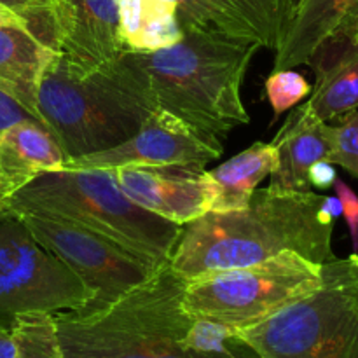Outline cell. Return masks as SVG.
Instances as JSON below:
<instances>
[{
  "label": "cell",
  "instance_id": "30",
  "mask_svg": "<svg viewBox=\"0 0 358 358\" xmlns=\"http://www.w3.org/2000/svg\"><path fill=\"white\" fill-rule=\"evenodd\" d=\"M345 264L350 283H352L353 290L358 294V254H352L350 257H346Z\"/></svg>",
  "mask_w": 358,
  "mask_h": 358
},
{
  "label": "cell",
  "instance_id": "21",
  "mask_svg": "<svg viewBox=\"0 0 358 358\" xmlns=\"http://www.w3.org/2000/svg\"><path fill=\"white\" fill-rule=\"evenodd\" d=\"M14 358H65L59 343L55 313H23L9 324Z\"/></svg>",
  "mask_w": 358,
  "mask_h": 358
},
{
  "label": "cell",
  "instance_id": "24",
  "mask_svg": "<svg viewBox=\"0 0 358 358\" xmlns=\"http://www.w3.org/2000/svg\"><path fill=\"white\" fill-rule=\"evenodd\" d=\"M0 3L28 20L31 31L44 44L52 48V9L55 0H0ZM55 49V48H52Z\"/></svg>",
  "mask_w": 358,
  "mask_h": 358
},
{
  "label": "cell",
  "instance_id": "14",
  "mask_svg": "<svg viewBox=\"0 0 358 358\" xmlns=\"http://www.w3.org/2000/svg\"><path fill=\"white\" fill-rule=\"evenodd\" d=\"M308 65L317 79L308 105L318 119L331 122L358 108V10L318 45Z\"/></svg>",
  "mask_w": 358,
  "mask_h": 358
},
{
  "label": "cell",
  "instance_id": "28",
  "mask_svg": "<svg viewBox=\"0 0 358 358\" xmlns=\"http://www.w3.org/2000/svg\"><path fill=\"white\" fill-rule=\"evenodd\" d=\"M6 27H13V28H23V30L31 31L30 23L28 20H24L21 14H17L16 10L9 9L7 6L0 3V28H6ZM34 34V31H31Z\"/></svg>",
  "mask_w": 358,
  "mask_h": 358
},
{
  "label": "cell",
  "instance_id": "11",
  "mask_svg": "<svg viewBox=\"0 0 358 358\" xmlns=\"http://www.w3.org/2000/svg\"><path fill=\"white\" fill-rule=\"evenodd\" d=\"M119 0H55L52 48L77 73L93 72L126 51L119 35Z\"/></svg>",
  "mask_w": 358,
  "mask_h": 358
},
{
  "label": "cell",
  "instance_id": "15",
  "mask_svg": "<svg viewBox=\"0 0 358 358\" xmlns=\"http://www.w3.org/2000/svg\"><path fill=\"white\" fill-rule=\"evenodd\" d=\"M273 143L278 152V164L271 173V187L282 191H311L308 171L320 161L331 163V122L318 119L308 101L290 112Z\"/></svg>",
  "mask_w": 358,
  "mask_h": 358
},
{
  "label": "cell",
  "instance_id": "20",
  "mask_svg": "<svg viewBox=\"0 0 358 358\" xmlns=\"http://www.w3.org/2000/svg\"><path fill=\"white\" fill-rule=\"evenodd\" d=\"M278 164V152L273 142H255L229 161L208 171L217 187L210 212L241 210L264 178L271 177Z\"/></svg>",
  "mask_w": 358,
  "mask_h": 358
},
{
  "label": "cell",
  "instance_id": "12",
  "mask_svg": "<svg viewBox=\"0 0 358 358\" xmlns=\"http://www.w3.org/2000/svg\"><path fill=\"white\" fill-rule=\"evenodd\" d=\"M115 182L131 201L154 215L185 226L212 210L217 187L206 170L114 168Z\"/></svg>",
  "mask_w": 358,
  "mask_h": 358
},
{
  "label": "cell",
  "instance_id": "8",
  "mask_svg": "<svg viewBox=\"0 0 358 358\" xmlns=\"http://www.w3.org/2000/svg\"><path fill=\"white\" fill-rule=\"evenodd\" d=\"M10 217L20 219L37 243L58 257L93 292V301L86 308L114 303L157 269L114 241L77 224L34 213Z\"/></svg>",
  "mask_w": 358,
  "mask_h": 358
},
{
  "label": "cell",
  "instance_id": "25",
  "mask_svg": "<svg viewBox=\"0 0 358 358\" xmlns=\"http://www.w3.org/2000/svg\"><path fill=\"white\" fill-rule=\"evenodd\" d=\"M332 187L336 191V198L341 203V213L345 215L346 224H348L353 252L358 254V196L346 182L339 180V178L334 182Z\"/></svg>",
  "mask_w": 358,
  "mask_h": 358
},
{
  "label": "cell",
  "instance_id": "23",
  "mask_svg": "<svg viewBox=\"0 0 358 358\" xmlns=\"http://www.w3.org/2000/svg\"><path fill=\"white\" fill-rule=\"evenodd\" d=\"M331 163L339 164L358 178V108L334 119Z\"/></svg>",
  "mask_w": 358,
  "mask_h": 358
},
{
  "label": "cell",
  "instance_id": "10",
  "mask_svg": "<svg viewBox=\"0 0 358 358\" xmlns=\"http://www.w3.org/2000/svg\"><path fill=\"white\" fill-rule=\"evenodd\" d=\"M222 152V145L208 142L177 115L156 107L135 136L112 149L66 159L63 168L178 166L205 170Z\"/></svg>",
  "mask_w": 358,
  "mask_h": 358
},
{
  "label": "cell",
  "instance_id": "2",
  "mask_svg": "<svg viewBox=\"0 0 358 358\" xmlns=\"http://www.w3.org/2000/svg\"><path fill=\"white\" fill-rule=\"evenodd\" d=\"M259 49L257 42L184 27V35L171 48L129 55L145 73L156 107L222 145L220 140L234 128L250 122L241 86Z\"/></svg>",
  "mask_w": 358,
  "mask_h": 358
},
{
  "label": "cell",
  "instance_id": "26",
  "mask_svg": "<svg viewBox=\"0 0 358 358\" xmlns=\"http://www.w3.org/2000/svg\"><path fill=\"white\" fill-rule=\"evenodd\" d=\"M24 119H35L20 101L14 100L7 93L0 91V133L10 124L17 121H24Z\"/></svg>",
  "mask_w": 358,
  "mask_h": 358
},
{
  "label": "cell",
  "instance_id": "13",
  "mask_svg": "<svg viewBox=\"0 0 358 358\" xmlns=\"http://www.w3.org/2000/svg\"><path fill=\"white\" fill-rule=\"evenodd\" d=\"M182 27L219 31L278 49L292 16L290 0H173Z\"/></svg>",
  "mask_w": 358,
  "mask_h": 358
},
{
  "label": "cell",
  "instance_id": "3",
  "mask_svg": "<svg viewBox=\"0 0 358 358\" xmlns=\"http://www.w3.org/2000/svg\"><path fill=\"white\" fill-rule=\"evenodd\" d=\"M156 108L145 73L124 51L77 73L55 52L38 84V119L66 159L121 145Z\"/></svg>",
  "mask_w": 358,
  "mask_h": 358
},
{
  "label": "cell",
  "instance_id": "7",
  "mask_svg": "<svg viewBox=\"0 0 358 358\" xmlns=\"http://www.w3.org/2000/svg\"><path fill=\"white\" fill-rule=\"evenodd\" d=\"M236 336L259 358H358V294L345 259L325 262L320 289Z\"/></svg>",
  "mask_w": 358,
  "mask_h": 358
},
{
  "label": "cell",
  "instance_id": "22",
  "mask_svg": "<svg viewBox=\"0 0 358 358\" xmlns=\"http://www.w3.org/2000/svg\"><path fill=\"white\" fill-rule=\"evenodd\" d=\"M310 93V83L294 70H273L266 80V94L275 112V117L296 107Z\"/></svg>",
  "mask_w": 358,
  "mask_h": 358
},
{
  "label": "cell",
  "instance_id": "17",
  "mask_svg": "<svg viewBox=\"0 0 358 358\" xmlns=\"http://www.w3.org/2000/svg\"><path fill=\"white\" fill-rule=\"evenodd\" d=\"M357 10L358 0H299L275 51V70L308 65L318 45Z\"/></svg>",
  "mask_w": 358,
  "mask_h": 358
},
{
  "label": "cell",
  "instance_id": "16",
  "mask_svg": "<svg viewBox=\"0 0 358 358\" xmlns=\"http://www.w3.org/2000/svg\"><path fill=\"white\" fill-rule=\"evenodd\" d=\"M65 154L37 119H24L0 133V212L17 191L45 171L65 166Z\"/></svg>",
  "mask_w": 358,
  "mask_h": 358
},
{
  "label": "cell",
  "instance_id": "29",
  "mask_svg": "<svg viewBox=\"0 0 358 358\" xmlns=\"http://www.w3.org/2000/svg\"><path fill=\"white\" fill-rule=\"evenodd\" d=\"M14 355H16V346L10 329L0 324V358H14Z\"/></svg>",
  "mask_w": 358,
  "mask_h": 358
},
{
  "label": "cell",
  "instance_id": "19",
  "mask_svg": "<svg viewBox=\"0 0 358 358\" xmlns=\"http://www.w3.org/2000/svg\"><path fill=\"white\" fill-rule=\"evenodd\" d=\"M119 35L126 51L171 48L184 35L173 0H119Z\"/></svg>",
  "mask_w": 358,
  "mask_h": 358
},
{
  "label": "cell",
  "instance_id": "4",
  "mask_svg": "<svg viewBox=\"0 0 358 358\" xmlns=\"http://www.w3.org/2000/svg\"><path fill=\"white\" fill-rule=\"evenodd\" d=\"M185 280L170 262L140 285L100 308L55 313L65 358H259L208 355L185 348L192 317L182 306Z\"/></svg>",
  "mask_w": 358,
  "mask_h": 358
},
{
  "label": "cell",
  "instance_id": "6",
  "mask_svg": "<svg viewBox=\"0 0 358 358\" xmlns=\"http://www.w3.org/2000/svg\"><path fill=\"white\" fill-rule=\"evenodd\" d=\"M324 285V264L292 250L240 268L185 280L182 306L192 318L241 331L273 317Z\"/></svg>",
  "mask_w": 358,
  "mask_h": 358
},
{
  "label": "cell",
  "instance_id": "27",
  "mask_svg": "<svg viewBox=\"0 0 358 358\" xmlns=\"http://www.w3.org/2000/svg\"><path fill=\"white\" fill-rule=\"evenodd\" d=\"M308 180H310V187H317L320 191L331 189L334 182L338 180L334 164L329 163V161H320V163L313 164L308 171Z\"/></svg>",
  "mask_w": 358,
  "mask_h": 358
},
{
  "label": "cell",
  "instance_id": "5",
  "mask_svg": "<svg viewBox=\"0 0 358 358\" xmlns=\"http://www.w3.org/2000/svg\"><path fill=\"white\" fill-rule=\"evenodd\" d=\"M66 220L114 241L154 268L170 262L184 226L154 215L128 198L110 168L45 171L17 191L0 215Z\"/></svg>",
  "mask_w": 358,
  "mask_h": 358
},
{
  "label": "cell",
  "instance_id": "18",
  "mask_svg": "<svg viewBox=\"0 0 358 358\" xmlns=\"http://www.w3.org/2000/svg\"><path fill=\"white\" fill-rule=\"evenodd\" d=\"M55 52L31 31L0 28V91L20 101L38 122V84Z\"/></svg>",
  "mask_w": 358,
  "mask_h": 358
},
{
  "label": "cell",
  "instance_id": "1",
  "mask_svg": "<svg viewBox=\"0 0 358 358\" xmlns=\"http://www.w3.org/2000/svg\"><path fill=\"white\" fill-rule=\"evenodd\" d=\"M341 203L313 191L257 189L250 201L233 212H206L185 224L170 259L178 276L240 268L292 250L325 264L332 254V233Z\"/></svg>",
  "mask_w": 358,
  "mask_h": 358
},
{
  "label": "cell",
  "instance_id": "9",
  "mask_svg": "<svg viewBox=\"0 0 358 358\" xmlns=\"http://www.w3.org/2000/svg\"><path fill=\"white\" fill-rule=\"evenodd\" d=\"M93 292L28 233L0 266V324L23 313H63L90 306Z\"/></svg>",
  "mask_w": 358,
  "mask_h": 358
},
{
  "label": "cell",
  "instance_id": "31",
  "mask_svg": "<svg viewBox=\"0 0 358 358\" xmlns=\"http://www.w3.org/2000/svg\"><path fill=\"white\" fill-rule=\"evenodd\" d=\"M297 2H299V0H290V3H292V13H294V7L297 6ZM290 17H292V16H290Z\"/></svg>",
  "mask_w": 358,
  "mask_h": 358
}]
</instances>
